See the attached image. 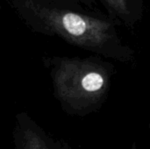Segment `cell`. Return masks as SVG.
Masks as SVG:
<instances>
[{
	"mask_svg": "<svg viewBox=\"0 0 150 149\" xmlns=\"http://www.w3.org/2000/svg\"><path fill=\"white\" fill-rule=\"evenodd\" d=\"M58 97L75 109L98 104L110 86V76L102 65L79 59H62L54 71Z\"/></svg>",
	"mask_w": 150,
	"mask_h": 149,
	"instance_id": "obj_1",
	"label": "cell"
},
{
	"mask_svg": "<svg viewBox=\"0 0 150 149\" xmlns=\"http://www.w3.org/2000/svg\"><path fill=\"white\" fill-rule=\"evenodd\" d=\"M33 10L53 32L69 42L112 56L109 44L115 45L116 40L107 21L65 10L40 7Z\"/></svg>",
	"mask_w": 150,
	"mask_h": 149,
	"instance_id": "obj_2",
	"label": "cell"
},
{
	"mask_svg": "<svg viewBox=\"0 0 150 149\" xmlns=\"http://www.w3.org/2000/svg\"><path fill=\"white\" fill-rule=\"evenodd\" d=\"M25 149H48L38 133L29 130L25 134Z\"/></svg>",
	"mask_w": 150,
	"mask_h": 149,
	"instance_id": "obj_3",
	"label": "cell"
},
{
	"mask_svg": "<svg viewBox=\"0 0 150 149\" xmlns=\"http://www.w3.org/2000/svg\"><path fill=\"white\" fill-rule=\"evenodd\" d=\"M105 2L117 13L120 15H125L126 13H127V0H105Z\"/></svg>",
	"mask_w": 150,
	"mask_h": 149,
	"instance_id": "obj_4",
	"label": "cell"
},
{
	"mask_svg": "<svg viewBox=\"0 0 150 149\" xmlns=\"http://www.w3.org/2000/svg\"><path fill=\"white\" fill-rule=\"evenodd\" d=\"M133 149H136V148H135V147H134V148H133Z\"/></svg>",
	"mask_w": 150,
	"mask_h": 149,
	"instance_id": "obj_5",
	"label": "cell"
}]
</instances>
